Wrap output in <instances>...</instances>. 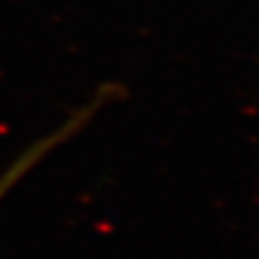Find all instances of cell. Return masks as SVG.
<instances>
[{"instance_id":"obj_1","label":"cell","mask_w":259,"mask_h":259,"mask_svg":"<svg viewBox=\"0 0 259 259\" xmlns=\"http://www.w3.org/2000/svg\"><path fill=\"white\" fill-rule=\"evenodd\" d=\"M95 112V106H89V108H84L82 112H80L78 117H74V119H69L65 125H61L59 130H56L54 134H50V136H46V139H41L39 143H35L32 147H28L26 151L22 153V156L13 162V164L7 168V171L0 175V201H3L7 194H9L15 186H18L24 177H26L32 168H35L39 162H41L46 156H50V153L59 147V145H63L67 139H71L80 127H82L89 119H91V115Z\"/></svg>"}]
</instances>
